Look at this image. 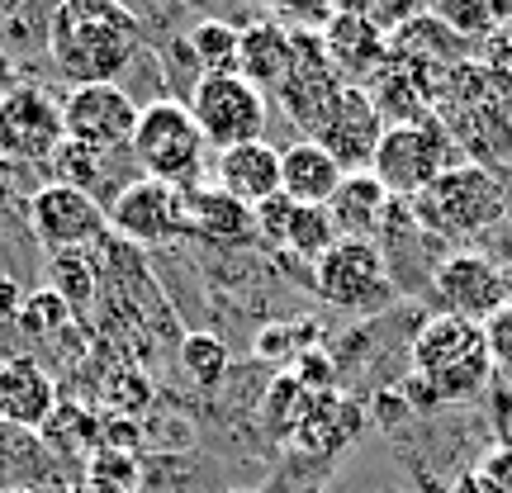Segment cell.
I'll return each mask as SVG.
<instances>
[{"label": "cell", "instance_id": "cell-23", "mask_svg": "<svg viewBox=\"0 0 512 493\" xmlns=\"http://www.w3.org/2000/svg\"><path fill=\"white\" fill-rule=\"evenodd\" d=\"M366 95H370V105L380 110L384 128H408V124L432 119V100H427V91H422L408 72H399L394 62H389V67L370 81Z\"/></svg>", "mask_w": 512, "mask_h": 493}, {"label": "cell", "instance_id": "cell-20", "mask_svg": "<svg viewBox=\"0 0 512 493\" xmlns=\"http://www.w3.org/2000/svg\"><path fill=\"white\" fill-rule=\"evenodd\" d=\"M238 72L252 81L261 95H280V86L294 72V29H285V19H256L242 29V57Z\"/></svg>", "mask_w": 512, "mask_h": 493}, {"label": "cell", "instance_id": "cell-4", "mask_svg": "<svg viewBox=\"0 0 512 493\" xmlns=\"http://www.w3.org/2000/svg\"><path fill=\"white\" fill-rule=\"evenodd\" d=\"M128 152H133V162L143 166L147 181H162L171 190H195L209 143H204L190 105H181V100H152L138 114Z\"/></svg>", "mask_w": 512, "mask_h": 493}, {"label": "cell", "instance_id": "cell-16", "mask_svg": "<svg viewBox=\"0 0 512 493\" xmlns=\"http://www.w3.org/2000/svg\"><path fill=\"white\" fill-rule=\"evenodd\" d=\"M53 408H57V384L34 356L0 361V427L38 432L43 422L53 418Z\"/></svg>", "mask_w": 512, "mask_h": 493}, {"label": "cell", "instance_id": "cell-17", "mask_svg": "<svg viewBox=\"0 0 512 493\" xmlns=\"http://www.w3.org/2000/svg\"><path fill=\"white\" fill-rule=\"evenodd\" d=\"M347 171L332 162V152L313 138H299V143L280 147V195L304 209H328L332 195L342 190Z\"/></svg>", "mask_w": 512, "mask_h": 493}, {"label": "cell", "instance_id": "cell-2", "mask_svg": "<svg viewBox=\"0 0 512 493\" xmlns=\"http://www.w3.org/2000/svg\"><path fill=\"white\" fill-rule=\"evenodd\" d=\"M437 242H475L508 219V190L489 166L456 162L408 204Z\"/></svg>", "mask_w": 512, "mask_h": 493}, {"label": "cell", "instance_id": "cell-10", "mask_svg": "<svg viewBox=\"0 0 512 493\" xmlns=\"http://www.w3.org/2000/svg\"><path fill=\"white\" fill-rule=\"evenodd\" d=\"M432 290L441 299V313H456L465 323H489L503 304H512L508 275L498 271L494 256L475 252V247H456L437 261L432 271Z\"/></svg>", "mask_w": 512, "mask_h": 493}, {"label": "cell", "instance_id": "cell-40", "mask_svg": "<svg viewBox=\"0 0 512 493\" xmlns=\"http://www.w3.org/2000/svg\"><path fill=\"white\" fill-rule=\"evenodd\" d=\"M76 493H133V489H114V484H91V479H81Z\"/></svg>", "mask_w": 512, "mask_h": 493}, {"label": "cell", "instance_id": "cell-8", "mask_svg": "<svg viewBox=\"0 0 512 493\" xmlns=\"http://www.w3.org/2000/svg\"><path fill=\"white\" fill-rule=\"evenodd\" d=\"M67 147V114L62 100L43 86H15L0 95V157L24 166H53Z\"/></svg>", "mask_w": 512, "mask_h": 493}, {"label": "cell", "instance_id": "cell-35", "mask_svg": "<svg viewBox=\"0 0 512 493\" xmlns=\"http://www.w3.org/2000/svg\"><path fill=\"white\" fill-rule=\"evenodd\" d=\"M34 195H38L34 166L0 157V209H10L15 200H24V209H29V200H34Z\"/></svg>", "mask_w": 512, "mask_h": 493}, {"label": "cell", "instance_id": "cell-33", "mask_svg": "<svg viewBox=\"0 0 512 493\" xmlns=\"http://www.w3.org/2000/svg\"><path fill=\"white\" fill-rule=\"evenodd\" d=\"M256 238L271 242V247H285V233H290V219H294V200L285 195H275V200L256 204Z\"/></svg>", "mask_w": 512, "mask_h": 493}, {"label": "cell", "instance_id": "cell-31", "mask_svg": "<svg viewBox=\"0 0 512 493\" xmlns=\"http://www.w3.org/2000/svg\"><path fill=\"white\" fill-rule=\"evenodd\" d=\"M86 479L91 484H114V489H138V456H124V451H95L86 460Z\"/></svg>", "mask_w": 512, "mask_h": 493}, {"label": "cell", "instance_id": "cell-37", "mask_svg": "<svg viewBox=\"0 0 512 493\" xmlns=\"http://www.w3.org/2000/svg\"><path fill=\"white\" fill-rule=\"evenodd\" d=\"M475 475L489 493H512V446H494L489 456L479 460Z\"/></svg>", "mask_w": 512, "mask_h": 493}, {"label": "cell", "instance_id": "cell-27", "mask_svg": "<svg viewBox=\"0 0 512 493\" xmlns=\"http://www.w3.org/2000/svg\"><path fill=\"white\" fill-rule=\"evenodd\" d=\"M48 275H53V280H48V290H53L57 299H67L76 318H81V313H91L95 290H100L91 256L86 252H57L53 266H48Z\"/></svg>", "mask_w": 512, "mask_h": 493}, {"label": "cell", "instance_id": "cell-36", "mask_svg": "<svg viewBox=\"0 0 512 493\" xmlns=\"http://www.w3.org/2000/svg\"><path fill=\"white\" fill-rule=\"evenodd\" d=\"M475 62L489 76H498V81H508V86H512V19L503 24V29H498L494 38H489V43H479V57H475Z\"/></svg>", "mask_w": 512, "mask_h": 493}, {"label": "cell", "instance_id": "cell-25", "mask_svg": "<svg viewBox=\"0 0 512 493\" xmlns=\"http://www.w3.org/2000/svg\"><path fill=\"white\" fill-rule=\"evenodd\" d=\"M185 48L195 57V67L204 76H228L238 72V57H242V29L223 24V19H200L190 34H185Z\"/></svg>", "mask_w": 512, "mask_h": 493}, {"label": "cell", "instance_id": "cell-26", "mask_svg": "<svg viewBox=\"0 0 512 493\" xmlns=\"http://www.w3.org/2000/svg\"><path fill=\"white\" fill-rule=\"evenodd\" d=\"M432 15H437L451 34L465 38V43H489L512 19V10L508 5H489V0H437Z\"/></svg>", "mask_w": 512, "mask_h": 493}, {"label": "cell", "instance_id": "cell-41", "mask_svg": "<svg viewBox=\"0 0 512 493\" xmlns=\"http://www.w3.org/2000/svg\"><path fill=\"white\" fill-rule=\"evenodd\" d=\"M223 493H242V489H223Z\"/></svg>", "mask_w": 512, "mask_h": 493}, {"label": "cell", "instance_id": "cell-13", "mask_svg": "<svg viewBox=\"0 0 512 493\" xmlns=\"http://www.w3.org/2000/svg\"><path fill=\"white\" fill-rule=\"evenodd\" d=\"M110 228L138 247L176 242L185 233V190H171V185L147 181V176L119 185V195L110 204Z\"/></svg>", "mask_w": 512, "mask_h": 493}, {"label": "cell", "instance_id": "cell-18", "mask_svg": "<svg viewBox=\"0 0 512 493\" xmlns=\"http://www.w3.org/2000/svg\"><path fill=\"white\" fill-rule=\"evenodd\" d=\"M185 233L214 247H242V242H256V214L242 200L223 195L219 185H195L185 190Z\"/></svg>", "mask_w": 512, "mask_h": 493}, {"label": "cell", "instance_id": "cell-19", "mask_svg": "<svg viewBox=\"0 0 512 493\" xmlns=\"http://www.w3.org/2000/svg\"><path fill=\"white\" fill-rule=\"evenodd\" d=\"M214 176H219V190L242 200L247 209L266 204L280 195V147H271L266 138L261 143H242L219 152L214 162Z\"/></svg>", "mask_w": 512, "mask_h": 493}, {"label": "cell", "instance_id": "cell-3", "mask_svg": "<svg viewBox=\"0 0 512 493\" xmlns=\"http://www.w3.org/2000/svg\"><path fill=\"white\" fill-rule=\"evenodd\" d=\"M413 375L432 384V394L441 403L475 399L484 380L494 375V361L484 351V328L465 323L456 313L427 318L413 337Z\"/></svg>", "mask_w": 512, "mask_h": 493}, {"label": "cell", "instance_id": "cell-21", "mask_svg": "<svg viewBox=\"0 0 512 493\" xmlns=\"http://www.w3.org/2000/svg\"><path fill=\"white\" fill-rule=\"evenodd\" d=\"M389 209H394V200H389V190H384L370 171L347 176V181H342V190H337V195H332V204H328L337 233H342V238H361V242L380 238Z\"/></svg>", "mask_w": 512, "mask_h": 493}, {"label": "cell", "instance_id": "cell-28", "mask_svg": "<svg viewBox=\"0 0 512 493\" xmlns=\"http://www.w3.org/2000/svg\"><path fill=\"white\" fill-rule=\"evenodd\" d=\"M342 242L337 223H332L328 209H304L294 204V219H290V233H285V252L304 256V261H323Z\"/></svg>", "mask_w": 512, "mask_h": 493}, {"label": "cell", "instance_id": "cell-14", "mask_svg": "<svg viewBox=\"0 0 512 493\" xmlns=\"http://www.w3.org/2000/svg\"><path fill=\"white\" fill-rule=\"evenodd\" d=\"M323 38V53H328V67L342 76V86H356V91H366L370 81L389 67V38L361 15V5L356 10H332L328 24L318 29Z\"/></svg>", "mask_w": 512, "mask_h": 493}, {"label": "cell", "instance_id": "cell-5", "mask_svg": "<svg viewBox=\"0 0 512 493\" xmlns=\"http://www.w3.org/2000/svg\"><path fill=\"white\" fill-rule=\"evenodd\" d=\"M451 152H456V143H451V133H446L437 114L408 128H384L380 152L370 162V176L389 190L394 204H413L446 166H456Z\"/></svg>", "mask_w": 512, "mask_h": 493}, {"label": "cell", "instance_id": "cell-1", "mask_svg": "<svg viewBox=\"0 0 512 493\" xmlns=\"http://www.w3.org/2000/svg\"><path fill=\"white\" fill-rule=\"evenodd\" d=\"M143 48V24L114 0H62L48 15V53L72 86H110Z\"/></svg>", "mask_w": 512, "mask_h": 493}, {"label": "cell", "instance_id": "cell-24", "mask_svg": "<svg viewBox=\"0 0 512 493\" xmlns=\"http://www.w3.org/2000/svg\"><path fill=\"white\" fill-rule=\"evenodd\" d=\"M38 441H43V451L91 460L100 451V418H91L81 403H57L53 418L38 427Z\"/></svg>", "mask_w": 512, "mask_h": 493}, {"label": "cell", "instance_id": "cell-12", "mask_svg": "<svg viewBox=\"0 0 512 493\" xmlns=\"http://www.w3.org/2000/svg\"><path fill=\"white\" fill-rule=\"evenodd\" d=\"M62 114H67V138L105 157L133 143L143 105L119 81H110V86H72L62 100Z\"/></svg>", "mask_w": 512, "mask_h": 493}, {"label": "cell", "instance_id": "cell-15", "mask_svg": "<svg viewBox=\"0 0 512 493\" xmlns=\"http://www.w3.org/2000/svg\"><path fill=\"white\" fill-rule=\"evenodd\" d=\"M380 138H384L380 110L370 105L366 91L347 86V91H342V100H337V110H332V119L323 124V133H318L313 143L328 147L332 162L342 166L347 176H361V171H370V162H375Z\"/></svg>", "mask_w": 512, "mask_h": 493}, {"label": "cell", "instance_id": "cell-6", "mask_svg": "<svg viewBox=\"0 0 512 493\" xmlns=\"http://www.w3.org/2000/svg\"><path fill=\"white\" fill-rule=\"evenodd\" d=\"M313 294L347 313H375L394 304V275L384 266L380 242L342 238L323 261H313Z\"/></svg>", "mask_w": 512, "mask_h": 493}, {"label": "cell", "instance_id": "cell-39", "mask_svg": "<svg viewBox=\"0 0 512 493\" xmlns=\"http://www.w3.org/2000/svg\"><path fill=\"white\" fill-rule=\"evenodd\" d=\"M451 493H489V489L479 484V475H460V479H456V489H451Z\"/></svg>", "mask_w": 512, "mask_h": 493}, {"label": "cell", "instance_id": "cell-32", "mask_svg": "<svg viewBox=\"0 0 512 493\" xmlns=\"http://www.w3.org/2000/svg\"><path fill=\"white\" fill-rule=\"evenodd\" d=\"M53 166L62 171V185H76V190H91L95 176H100V152H91V147H81L67 138V147L53 157Z\"/></svg>", "mask_w": 512, "mask_h": 493}, {"label": "cell", "instance_id": "cell-30", "mask_svg": "<svg viewBox=\"0 0 512 493\" xmlns=\"http://www.w3.org/2000/svg\"><path fill=\"white\" fill-rule=\"evenodd\" d=\"M181 366L195 384L214 389V384L228 375V347H223L214 332H185L181 337Z\"/></svg>", "mask_w": 512, "mask_h": 493}, {"label": "cell", "instance_id": "cell-38", "mask_svg": "<svg viewBox=\"0 0 512 493\" xmlns=\"http://www.w3.org/2000/svg\"><path fill=\"white\" fill-rule=\"evenodd\" d=\"M24 299H29V290L19 285L15 275L0 271V328H10V323H19V313H24Z\"/></svg>", "mask_w": 512, "mask_h": 493}, {"label": "cell", "instance_id": "cell-22", "mask_svg": "<svg viewBox=\"0 0 512 493\" xmlns=\"http://www.w3.org/2000/svg\"><path fill=\"white\" fill-rule=\"evenodd\" d=\"M356 432H361V408L356 403L337 399V394H313L304 422L294 427V441L313 456H337Z\"/></svg>", "mask_w": 512, "mask_h": 493}, {"label": "cell", "instance_id": "cell-34", "mask_svg": "<svg viewBox=\"0 0 512 493\" xmlns=\"http://www.w3.org/2000/svg\"><path fill=\"white\" fill-rule=\"evenodd\" d=\"M484 351H489L494 370L512 375V304H503V309L484 323Z\"/></svg>", "mask_w": 512, "mask_h": 493}, {"label": "cell", "instance_id": "cell-9", "mask_svg": "<svg viewBox=\"0 0 512 493\" xmlns=\"http://www.w3.org/2000/svg\"><path fill=\"white\" fill-rule=\"evenodd\" d=\"M24 219H29V228H34V238L57 256V252H86L91 242L105 238L110 209L95 200L91 190L48 181V185H38V195L29 200Z\"/></svg>", "mask_w": 512, "mask_h": 493}, {"label": "cell", "instance_id": "cell-29", "mask_svg": "<svg viewBox=\"0 0 512 493\" xmlns=\"http://www.w3.org/2000/svg\"><path fill=\"white\" fill-rule=\"evenodd\" d=\"M76 323V313L67 299H57L53 290H34L24 299V313H19V328L29 332L34 342H53V337H67Z\"/></svg>", "mask_w": 512, "mask_h": 493}, {"label": "cell", "instance_id": "cell-7", "mask_svg": "<svg viewBox=\"0 0 512 493\" xmlns=\"http://www.w3.org/2000/svg\"><path fill=\"white\" fill-rule=\"evenodd\" d=\"M190 114L200 124L204 143L228 152V147H242V143H261L266 138V95L256 91L252 81L242 72H228V76H200L195 91H190Z\"/></svg>", "mask_w": 512, "mask_h": 493}, {"label": "cell", "instance_id": "cell-11", "mask_svg": "<svg viewBox=\"0 0 512 493\" xmlns=\"http://www.w3.org/2000/svg\"><path fill=\"white\" fill-rule=\"evenodd\" d=\"M342 76L328 67L323 38L313 29H294V72L280 86V105L294 119V128H304V138H318L323 124L332 119L337 100H342Z\"/></svg>", "mask_w": 512, "mask_h": 493}]
</instances>
